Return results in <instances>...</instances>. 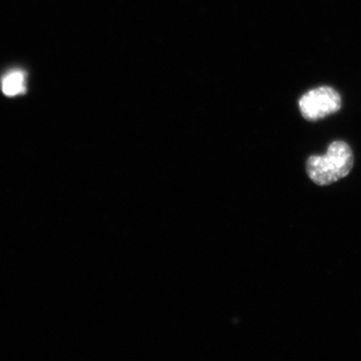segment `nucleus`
<instances>
[{
	"mask_svg": "<svg viewBox=\"0 0 361 361\" xmlns=\"http://www.w3.org/2000/svg\"><path fill=\"white\" fill-rule=\"evenodd\" d=\"M341 94L334 87H319L308 90L299 99V110L306 121L316 122L341 110Z\"/></svg>",
	"mask_w": 361,
	"mask_h": 361,
	"instance_id": "obj_2",
	"label": "nucleus"
},
{
	"mask_svg": "<svg viewBox=\"0 0 361 361\" xmlns=\"http://www.w3.org/2000/svg\"><path fill=\"white\" fill-rule=\"evenodd\" d=\"M353 163L355 157L348 142L336 141L329 145L325 155L308 158L306 172L316 185L327 186L346 177Z\"/></svg>",
	"mask_w": 361,
	"mask_h": 361,
	"instance_id": "obj_1",
	"label": "nucleus"
},
{
	"mask_svg": "<svg viewBox=\"0 0 361 361\" xmlns=\"http://www.w3.org/2000/svg\"><path fill=\"white\" fill-rule=\"evenodd\" d=\"M25 75L23 71L14 70L7 73L1 80V90L6 97H16L25 92Z\"/></svg>",
	"mask_w": 361,
	"mask_h": 361,
	"instance_id": "obj_3",
	"label": "nucleus"
}]
</instances>
